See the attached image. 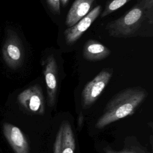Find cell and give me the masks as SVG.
Masks as SVG:
<instances>
[{"instance_id":"cell-1","label":"cell","mask_w":153,"mask_h":153,"mask_svg":"<svg viewBox=\"0 0 153 153\" xmlns=\"http://www.w3.org/2000/svg\"><path fill=\"white\" fill-rule=\"evenodd\" d=\"M105 29L117 38L152 36L153 0H137L125 14L108 22Z\"/></svg>"},{"instance_id":"cell-2","label":"cell","mask_w":153,"mask_h":153,"mask_svg":"<svg viewBox=\"0 0 153 153\" xmlns=\"http://www.w3.org/2000/svg\"><path fill=\"white\" fill-rule=\"evenodd\" d=\"M147 96V91L142 87H132L122 90L108 101L103 114L96 123L95 127L101 129L133 114Z\"/></svg>"},{"instance_id":"cell-3","label":"cell","mask_w":153,"mask_h":153,"mask_svg":"<svg viewBox=\"0 0 153 153\" xmlns=\"http://www.w3.org/2000/svg\"><path fill=\"white\" fill-rule=\"evenodd\" d=\"M112 74V68H104L85 84L81 93L83 109L89 108L97 100L108 84Z\"/></svg>"},{"instance_id":"cell-4","label":"cell","mask_w":153,"mask_h":153,"mask_svg":"<svg viewBox=\"0 0 153 153\" xmlns=\"http://www.w3.org/2000/svg\"><path fill=\"white\" fill-rule=\"evenodd\" d=\"M42 64H44V76L46 85L48 105L50 107H53L56 101L57 91V64L53 54L48 56Z\"/></svg>"},{"instance_id":"cell-5","label":"cell","mask_w":153,"mask_h":153,"mask_svg":"<svg viewBox=\"0 0 153 153\" xmlns=\"http://www.w3.org/2000/svg\"><path fill=\"white\" fill-rule=\"evenodd\" d=\"M20 104L32 113L43 115L45 112V100L41 87L36 84L23 91L18 97Z\"/></svg>"},{"instance_id":"cell-6","label":"cell","mask_w":153,"mask_h":153,"mask_svg":"<svg viewBox=\"0 0 153 153\" xmlns=\"http://www.w3.org/2000/svg\"><path fill=\"white\" fill-rule=\"evenodd\" d=\"M101 10L102 6L100 5H97L75 25L66 29L64 32L66 43L71 45L76 42L99 17Z\"/></svg>"},{"instance_id":"cell-7","label":"cell","mask_w":153,"mask_h":153,"mask_svg":"<svg viewBox=\"0 0 153 153\" xmlns=\"http://www.w3.org/2000/svg\"><path fill=\"white\" fill-rule=\"evenodd\" d=\"M75 139L70 123L62 122L57 133L53 147V153H75Z\"/></svg>"},{"instance_id":"cell-8","label":"cell","mask_w":153,"mask_h":153,"mask_svg":"<svg viewBox=\"0 0 153 153\" xmlns=\"http://www.w3.org/2000/svg\"><path fill=\"white\" fill-rule=\"evenodd\" d=\"M2 131L14 153H30L28 140L18 127L9 123H4Z\"/></svg>"},{"instance_id":"cell-9","label":"cell","mask_w":153,"mask_h":153,"mask_svg":"<svg viewBox=\"0 0 153 153\" xmlns=\"http://www.w3.org/2000/svg\"><path fill=\"white\" fill-rule=\"evenodd\" d=\"M95 0H75L66 17L65 25L71 27L85 16L90 11Z\"/></svg>"},{"instance_id":"cell-10","label":"cell","mask_w":153,"mask_h":153,"mask_svg":"<svg viewBox=\"0 0 153 153\" xmlns=\"http://www.w3.org/2000/svg\"><path fill=\"white\" fill-rule=\"evenodd\" d=\"M111 54V50L97 40L88 39L84 45L82 55L87 61H100L108 57Z\"/></svg>"},{"instance_id":"cell-11","label":"cell","mask_w":153,"mask_h":153,"mask_svg":"<svg viewBox=\"0 0 153 153\" xmlns=\"http://www.w3.org/2000/svg\"><path fill=\"white\" fill-rule=\"evenodd\" d=\"M134 139L133 137L126 138L124 147L120 151L114 150L109 146L105 147L103 151L105 153H149L137 142L136 139L134 142Z\"/></svg>"},{"instance_id":"cell-12","label":"cell","mask_w":153,"mask_h":153,"mask_svg":"<svg viewBox=\"0 0 153 153\" xmlns=\"http://www.w3.org/2000/svg\"><path fill=\"white\" fill-rule=\"evenodd\" d=\"M130 1L131 0H111L108 1L106 4L104 10L102 12L100 17L102 18L106 17Z\"/></svg>"},{"instance_id":"cell-13","label":"cell","mask_w":153,"mask_h":153,"mask_svg":"<svg viewBox=\"0 0 153 153\" xmlns=\"http://www.w3.org/2000/svg\"><path fill=\"white\" fill-rule=\"evenodd\" d=\"M7 53L10 57L16 62H20L22 59V52L17 44H9L7 47Z\"/></svg>"},{"instance_id":"cell-14","label":"cell","mask_w":153,"mask_h":153,"mask_svg":"<svg viewBox=\"0 0 153 153\" xmlns=\"http://www.w3.org/2000/svg\"><path fill=\"white\" fill-rule=\"evenodd\" d=\"M51 12L56 15L60 14V0H46Z\"/></svg>"},{"instance_id":"cell-15","label":"cell","mask_w":153,"mask_h":153,"mask_svg":"<svg viewBox=\"0 0 153 153\" xmlns=\"http://www.w3.org/2000/svg\"><path fill=\"white\" fill-rule=\"evenodd\" d=\"M69 1V0H60V3L62 4V5L63 7H65L67 5V4L68 3Z\"/></svg>"}]
</instances>
